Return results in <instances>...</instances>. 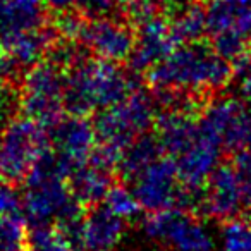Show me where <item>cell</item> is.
Instances as JSON below:
<instances>
[{
	"label": "cell",
	"instance_id": "obj_30",
	"mask_svg": "<svg viewBox=\"0 0 251 251\" xmlns=\"http://www.w3.org/2000/svg\"><path fill=\"white\" fill-rule=\"evenodd\" d=\"M115 4L119 5H134L138 2V0H114Z\"/></svg>",
	"mask_w": 251,
	"mask_h": 251
},
{
	"label": "cell",
	"instance_id": "obj_25",
	"mask_svg": "<svg viewBox=\"0 0 251 251\" xmlns=\"http://www.w3.org/2000/svg\"><path fill=\"white\" fill-rule=\"evenodd\" d=\"M18 108L19 88H16L11 79H0V136L16 117Z\"/></svg>",
	"mask_w": 251,
	"mask_h": 251
},
{
	"label": "cell",
	"instance_id": "obj_10",
	"mask_svg": "<svg viewBox=\"0 0 251 251\" xmlns=\"http://www.w3.org/2000/svg\"><path fill=\"white\" fill-rule=\"evenodd\" d=\"M131 182L141 208L148 213L165 208H177L182 182L179 179L174 160L167 155L148 165Z\"/></svg>",
	"mask_w": 251,
	"mask_h": 251
},
{
	"label": "cell",
	"instance_id": "obj_1",
	"mask_svg": "<svg viewBox=\"0 0 251 251\" xmlns=\"http://www.w3.org/2000/svg\"><path fill=\"white\" fill-rule=\"evenodd\" d=\"M234 77L232 64L201 42L177 45L162 62L147 73L153 93H179L188 97L213 93Z\"/></svg>",
	"mask_w": 251,
	"mask_h": 251
},
{
	"label": "cell",
	"instance_id": "obj_24",
	"mask_svg": "<svg viewBox=\"0 0 251 251\" xmlns=\"http://www.w3.org/2000/svg\"><path fill=\"white\" fill-rule=\"evenodd\" d=\"M222 251H251V220L230 219L222 226Z\"/></svg>",
	"mask_w": 251,
	"mask_h": 251
},
{
	"label": "cell",
	"instance_id": "obj_22",
	"mask_svg": "<svg viewBox=\"0 0 251 251\" xmlns=\"http://www.w3.org/2000/svg\"><path fill=\"white\" fill-rule=\"evenodd\" d=\"M101 203L122 220L136 219L143 210L133 188H127L126 184H112Z\"/></svg>",
	"mask_w": 251,
	"mask_h": 251
},
{
	"label": "cell",
	"instance_id": "obj_3",
	"mask_svg": "<svg viewBox=\"0 0 251 251\" xmlns=\"http://www.w3.org/2000/svg\"><path fill=\"white\" fill-rule=\"evenodd\" d=\"M157 117L155 95L136 86L122 101L95 114L93 126L98 143L124 151L136 138L153 129Z\"/></svg>",
	"mask_w": 251,
	"mask_h": 251
},
{
	"label": "cell",
	"instance_id": "obj_20",
	"mask_svg": "<svg viewBox=\"0 0 251 251\" xmlns=\"http://www.w3.org/2000/svg\"><path fill=\"white\" fill-rule=\"evenodd\" d=\"M28 251H77L76 246L67 239V236L55 224H36L29 226Z\"/></svg>",
	"mask_w": 251,
	"mask_h": 251
},
{
	"label": "cell",
	"instance_id": "obj_11",
	"mask_svg": "<svg viewBox=\"0 0 251 251\" xmlns=\"http://www.w3.org/2000/svg\"><path fill=\"white\" fill-rule=\"evenodd\" d=\"M49 138L53 153L59 155L71 172L77 165L86 164L98 145L93 121L71 114L64 115L55 126L50 127Z\"/></svg>",
	"mask_w": 251,
	"mask_h": 251
},
{
	"label": "cell",
	"instance_id": "obj_5",
	"mask_svg": "<svg viewBox=\"0 0 251 251\" xmlns=\"http://www.w3.org/2000/svg\"><path fill=\"white\" fill-rule=\"evenodd\" d=\"M49 148V129L26 115H16L0 136V179L23 184Z\"/></svg>",
	"mask_w": 251,
	"mask_h": 251
},
{
	"label": "cell",
	"instance_id": "obj_9",
	"mask_svg": "<svg viewBox=\"0 0 251 251\" xmlns=\"http://www.w3.org/2000/svg\"><path fill=\"white\" fill-rule=\"evenodd\" d=\"M77 42L83 43L95 57L117 64L127 62L134 49V29L110 14L84 18Z\"/></svg>",
	"mask_w": 251,
	"mask_h": 251
},
{
	"label": "cell",
	"instance_id": "obj_23",
	"mask_svg": "<svg viewBox=\"0 0 251 251\" xmlns=\"http://www.w3.org/2000/svg\"><path fill=\"white\" fill-rule=\"evenodd\" d=\"M52 11L59 12H77L86 18L108 16L114 5V0H43Z\"/></svg>",
	"mask_w": 251,
	"mask_h": 251
},
{
	"label": "cell",
	"instance_id": "obj_2",
	"mask_svg": "<svg viewBox=\"0 0 251 251\" xmlns=\"http://www.w3.org/2000/svg\"><path fill=\"white\" fill-rule=\"evenodd\" d=\"M136 86L117 62L77 57L66 69V114L88 117L122 101Z\"/></svg>",
	"mask_w": 251,
	"mask_h": 251
},
{
	"label": "cell",
	"instance_id": "obj_28",
	"mask_svg": "<svg viewBox=\"0 0 251 251\" xmlns=\"http://www.w3.org/2000/svg\"><path fill=\"white\" fill-rule=\"evenodd\" d=\"M234 167L241 179L246 201H251V151H237L234 153Z\"/></svg>",
	"mask_w": 251,
	"mask_h": 251
},
{
	"label": "cell",
	"instance_id": "obj_8",
	"mask_svg": "<svg viewBox=\"0 0 251 251\" xmlns=\"http://www.w3.org/2000/svg\"><path fill=\"white\" fill-rule=\"evenodd\" d=\"M143 230L151 239L169 243L174 251H213L215 248L201 220L181 208L150 212L143 220Z\"/></svg>",
	"mask_w": 251,
	"mask_h": 251
},
{
	"label": "cell",
	"instance_id": "obj_31",
	"mask_svg": "<svg viewBox=\"0 0 251 251\" xmlns=\"http://www.w3.org/2000/svg\"><path fill=\"white\" fill-rule=\"evenodd\" d=\"M158 2H164V4H171V5H177L181 2H186V0H158Z\"/></svg>",
	"mask_w": 251,
	"mask_h": 251
},
{
	"label": "cell",
	"instance_id": "obj_13",
	"mask_svg": "<svg viewBox=\"0 0 251 251\" xmlns=\"http://www.w3.org/2000/svg\"><path fill=\"white\" fill-rule=\"evenodd\" d=\"M222 143L201 127V133L195 143L174 158L181 182L188 188L203 189L210 176L222 164Z\"/></svg>",
	"mask_w": 251,
	"mask_h": 251
},
{
	"label": "cell",
	"instance_id": "obj_15",
	"mask_svg": "<svg viewBox=\"0 0 251 251\" xmlns=\"http://www.w3.org/2000/svg\"><path fill=\"white\" fill-rule=\"evenodd\" d=\"M45 7L43 0H0V45L45 26Z\"/></svg>",
	"mask_w": 251,
	"mask_h": 251
},
{
	"label": "cell",
	"instance_id": "obj_16",
	"mask_svg": "<svg viewBox=\"0 0 251 251\" xmlns=\"http://www.w3.org/2000/svg\"><path fill=\"white\" fill-rule=\"evenodd\" d=\"M69 188L74 198L86 208L100 205L105 195L114 184V172H108L90 160L83 165H77L69 174Z\"/></svg>",
	"mask_w": 251,
	"mask_h": 251
},
{
	"label": "cell",
	"instance_id": "obj_17",
	"mask_svg": "<svg viewBox=\"0 0 251 251\" xmlns=\"http://www.w3.org/2000/svg\"><path fill=\"white\" fill-rule=\"evenodd\" d=\"M55 31H50L47 26H42L7 40L0 45V50L7 53L18 67H31L43 60L45 53H49L55 43Z\"/></svg>",
	"mask_w": 251,
	"mask_h": 251
},
{
	"label": "cell",
	"instance_id": "obj_12",
	"mask_svg": "<svg viewBox=\"0 0 251 251\" xmlns=\"http://www.w3.org/2000/svg\"><path fill=\"white\" fill-rule=\"evenodd\" d=\"M248 205L241 179L234 164H220L205 184L203 210L206 215L217 220H230L239 217Z\"/></svg>",
	"mask_w": 251,
	"mask_h": 251
},
{
	"label": "cell",
	"instance_id": "obj_6",
	"mask_svg": "<svg viewBox=\"0 0 251 251\" xmlns=\"http://www.w3.org/2000/svg\"><path fill=\"white\" fill-rule=\"evenodd\" d=\"M206 28L212 47L230 64L251 52V0H210Z\"/></svg>",
	"mask_w": 251,
	"mask_h": 251
},
{
	"label": "cell",
	"instance_id": "obj_26",
	"mask_svg": "<svg viewBox=\"0 0 251 251\" xmlns=\"http://www.w3.org/2000/svg\"><path fill=\"white\" fill-rule=\"evenodd\" d=\"M23 212V195L16 191V186L0 179V215H14Z\"/></svg>",
	"mask_w": 251,
	"mask_h": 251
},
{
	"label": "cell",
	"instance_id": "obj_27",
	"mask_svg": "<svg viewBox=\"0 0 251 251\" xmlns=\"http://www.w3.org/2000/svg\"><path fill=\"white\" fill-rule=\"evenodd\" d=\"M237 151H251V101L244 103V110L237 126L236 140H234L232 153Z\"/></svg>",
	"mask_w": 251,
	"mask_h": 251
},
{
	"label": "cell",
	"instance_id": "obj_29",
	"mask_svg": "<svg viewBox=\"0 0 251 251\" xmlns=\"http://www.w3.org/2000/svg\"><path fill=\"white\" fill-rule=\"evenodd\" d=\"M239 77V91L246 101H251V60L241 73L236 74Z\"/></svg>",
	"mask_w": 251,
	"mask_h": 251
},
{
	"label": "cell",
	"instance_id": "obj_33",
	"mask_svg": "<svg viewBox=\"0 0 251 251\" xmlns=\"http://www.w3.org/2000/svg\"><path fill=\"white\" fill-rule=\"evenodd\" d=\"M18 251H28V250H18Z\"/></svg>",
	"mask_w": 251,
	"mask_h": 251
},
{
	"label": "cell",
	"instance_id": "obj_19",
	"mask_svg": "<svg viewBox=\"0 0 251 251\" xmlns=\"http://www.w3.org/2000/svg\"><path fill=\"white\" fill-rule=\"evenodd\" d=\"M174 7L176 9L169 21H171V28L177 45L201 42L203 36L208 35L206 9H203L196 0H186Z\"/></svg>",
	"mask_w": 251,
	"mask_h": 251
},
{
	"label": "cell",
	"instance_id": "obj_4",
	"mask_svg": "<svg viewBox=\"0 0 251 251\" xmlns=\"http://www.w3.org/2000/svg\"><path fill=\"white\" fill-rule=\"evenodd\" d=\"M66 69L53 60H40L28 67L19 86V110L23 115L50 129L66 115Z\"/></svg>",
	"mask_w": 251,
	"mask_h": 251
},
{
	"label": "cell",
	"instance_id": "obj_14",
	"mask_svg": "<svg viewBox=\"0 0 251 251\" xmlns=\"http://www.w3.org/2000/svg\"><path fill=\"white\" fill-rule=\"evenodd\" d=\"M124 222L107 206H90L81 227V251H112L124 234Z\"/></svg>",
	"mask_w": 251,
	"mask_h": 251
},
{
	"label": "cell",
	"instance_id": "obj_7",
	"mask_svg": "<svg viewBox=\"0 0 251 251\" xmlns=\"http://www.w3.org/2000/svg\"><path fill=\"white\" fill-rule=\"evenodd\" d=\"M133 7L134 49L129 57V66L134 73H145L157 66L177 47L169 18L162 16L153 4H141L138 0Z\"/></svg>",
	"mask_w": 251,
	"mask_h": 251
},
{
	"label": "cell",
	"instance_id": "obj_18",
	"mask_svg": "<svg viewBox=\"0 0 251 251\" xmlns=\"http://www.w3.org/2000/svg\"><path fill=\"white\" fill-rule=\"evenodd\" d=\"M164 155L165 153L162 150V145L155 134H141L129 147L124 148L117 167V174L124 182H131L141 171H145L148 165L153 164Z\"/></svg>",
	"mask_w": 251,
	"mask_h": 251
},
{
	"label": "cell",
	"instance_id": "obj_32",
	"mask_svg": "<svg viewBox=\"0 0 251 251\" xmlns=\"http://www.w3.org/2000/svg\"><path fill=\"white\" fill-rule=\"evenodd\" d=\"M248 210H250V220H251V201L248 203Z\"/></svg>",
	"mask_w": 251,
	"mask_h": 251
},
{
	"label": "cell",
	"instance_id": "obj_21",
	"mask_svg": "<svg viewBox=\"0 0 251 251\" xmlns=\"http://www.w3.org/2000/svg\"><path fill=\"white\" fill-rule=\"evenodd\" d=\"M29 224L25 213L0 215V251L25 250Z\"/></svg>",
	"mask_w": 251,
	"mask_h": 251
}]
</instances>
